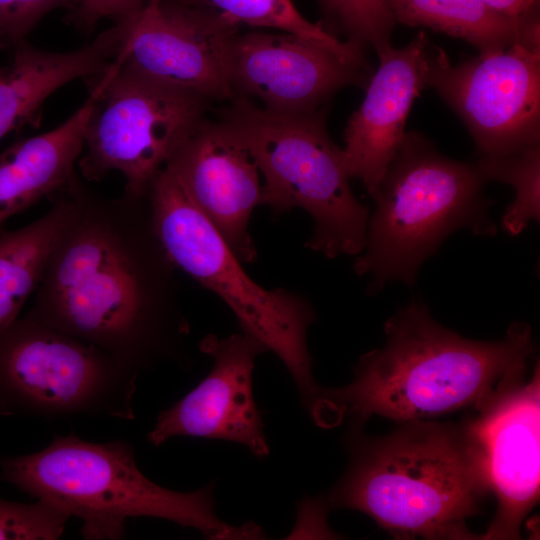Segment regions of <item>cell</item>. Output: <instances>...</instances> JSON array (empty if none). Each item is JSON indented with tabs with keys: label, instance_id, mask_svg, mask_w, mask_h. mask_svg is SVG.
Here are the masks:
<instances>
[{
	"label": "cell",
	"instance_id": "cell-15",
	"mask_svg": "<svg viewBox=\"0 0 540 540\" xmlns=\"http://www.w3.org/2000/svg\"><path fill=\"white\" fill-rule=\"evenodd\" d=\"M167 166L234 255L253 262L249 220L260 205L259 168L250 151L220 121L206 119L178 147Z\"/></svg>",
	"mask_w": 540,
	"mask_h": 540
},
{
	"label": "cell",
	"instance_id": "cell-8",
	"mask_svg": "<svg viewBox=\"0 0 540 540\" xmlns=\"http://www.w3.org/2000/svg\"><path fill=\"white\" fill-rule=\"evenodd\" d=\"M139 372L26 314L0 332V416L135 419Z\"/></svg>",
	"mask_w": 540,
	"mask_h": 540
},
{
	"label": "cell",
	"instance_id": "cell-22",
	"mask_svg": "<svg viewBox=\"0 0 540 540\" xmlns=\"http://www.w3.org/2000/svg\"><path fill=\"white\" fill-rule=\"evenodd\" d=\"M486 181L511 185L515 198L502 215L503 229L511 236L522 233L540 219V144L497 158L479 157L475 162Z\"/></svg>",
	"mask_w": 540,
	"mask_h": 540
},
{
	"label": "cell",
	"instance_id": "cell-13",
	"mask_svg": "<svg viewBox=\"0 0 540 540\" xmlns=\"http://www.w3.org/2000/svg\"><path fill=\"white\" fill-rule=\"evenodd\" d=\"M199 348L210 356L208 375L171 407L162 410L148 441L159 446L171 437L191 436L235 442L256 457L269 454L261 412L253 394L256 358L267 347L247 333L204 337Z\"/></svg>",
	"mask_w": 540,
	"mask_h": 540
},
{
	"label": "cell",
	"instance_id": "cell-4",
	"mask_svg": "<svg viewBox=\"0 0 540 540\" xmlns=\"http://www.w3.org/2000/svg\"><path fill=\"white\" fill-rule=\"evenodd\" d=\"M0 480L37 499L48 500L82 521L88 540L125 537L134 517L169 520L194 528L207 539H261L253 522L229 525L215 510L214 483L179 492L148 479L133 447L123 440L94 443L74 433L55 436L44 449L0 458Z\"/></svg>",
	"mask_w": 540,
	"mask_h": 540
},
{
	"label": "cell",
	"instance_id": "cell-6",
	"mask_svg": "<svg viewBox=\"0 0 540 540\" xmlns=\"http://www.w3.org/2000/svg\"><path fill=\"white\" fill-rule=\"evenodd\" d=\"M219 121L250 151L264 183L260 205L280 215L305 210L315 226L305 246L328 258L358 255L369 208L353 194L343 150L329 136L327 105L299 114L265 110L234 98Z\"/></svg>",
	"mask_w": 540,
	"mask_h": 540
},
{
	"label": "cell",
	"instance_id": "cell-2",
	"mask_svg": "<svg viewBox=\"0 0 540 540\" xmlns=\"http://www.w3.org/2000/svg\"><path fill=\"white\" fill-rule=\"evenodd\" d=\"M384 331L385 344L361 356L351 383L322 388L314 415L335 408L359 428L373 415L406 422L478 409L522 380L535 351L525 323H513L501 340H471L437 323L418 299Z\"/></svg>",
	"mask_w": 540,
	"mask_h": 540
},
{
	"label": "cell",
	"instance_id": "cell-7",
	"mask_svg": "<svg viewBox=\"0 0 540 540\" xmlns=\"http://www.w3.org/2000/svg\"><path fill=\"white\" fill-rule=\"evenodd\" d=\"M146 197L155 233L175 267L218 295L242 332L279 357L311 412L322 389L307 346V329L316 320L311 304L301 295L254 282L167 166L151 180Z\"/></svg>",
	"mask_w": 540,
	"mask_h": 540
},
{
	"label": "cell",
	"instance_id": "cell-3",
	"mask_svg": "<svg viewBox=\"0 0 540 540\" xmlns=\"http://www.w3.org/2000/svg\"><path fill=\"white\" fill-rule=\"evenodd\" d=\"M349 442L350 462L328 507L365 513L397 539L481 538L466 522L491 491L465 423L406 421L384 437Z\"/></svg>",
	"mask_w": 540,
	"mask_h": 540
},
{
	"label": "cell",
	"instance_id": "cell-24",
	"mask_svg": "<svg viewBox=\"0 0 540 540\" xmlns=\"http://www.w3.org/2000/svg\"><path fill=\"white\" fill-rule=\"evenodd\" d=\"M69 518L62 508L48 500L21 503L0 497V539L56 540Z\"/></svg>",
	"mask_w": 540,
	"mask_h": 540
},
{
	"label": "cell",
	"instance_id": "cell-16",
	"mask_svg": "<svg viewBox=\"0 0 540 540\" xmlns=\"http://www.w3.org/2000/svg\"><path fill=\"white\" fill-rule=\"evenodd\" d=\"M433 46L420 31L406 46L377 53L379 67L346 124L342 150L349 175L359 179L371 197L403 141L414 99L428 88Z\"/></svg>",
	"mask_w": 540,
	"mask_h": 540
},
{
	"label": "cell",
	"instance_id": "cell-23",
	"mask_svg": "<svg viewBox=\"0 0 540 540\" xmlns=\"http://www.w3.org/2000/svg\"><path fill=\"white\" fill-rule=\"evenodd\" d=\"M328 17L348 41L364 48L372 46L377 53L392 46L396 24L388 0H319Z\"/></svg>",
	"mask_w": 540,
	"mask_h": 540
},
{
	"label": "cell",
	"instance_id": "cell-27",
	"mask_svg": "<svg viewBox=\"0 0 540 540\" xmlns=\"http://www.w3.org/2000/svg\"><path fill=\"white\" fill-rule=\"evenodd\" d=\"M495 12L517 18L539 9V0H480Z\"/></svg>",
	"mask_w": 540,
	"mask_h": 540
},
{
	"label": "cell",
	"instance_id": "cell-14",
	"mask_svg": "<svg viewBox=\"0 0 540 540\" xmlns=\"http://www.w3.org/2000/svg\"><path fill=\"white\" fill-rule=\"evenodd\" d=\"M465 423L478 444L497 512L481 539H518L524 517L539 498L540 376L515 384L477 409Z\"/></svg>",
	"mask_w": 540,
	"mask_h": 540
},
{
	"label": "cell",
	"instance_id": "cell-25",
	"mask_svg": "<svg viewBox=\"0 0 540 540\" xmlns=\"http://www.w3.org/2000/svg\"><path fill=\"white\" fill-rule=\"evenodd\" d=\"M76 0H0V46L13 48L48 13L64 8L69 11Z\"/></svg>",
	"mask_w": 540,
	"mask_h": 540
},
{
	"label": "cell",
	"instance_id": "cell-19",
	"mask_svg": "<svg viewBox=\"0 0 540 540\" xmlns=\"http://www.w3.org/2000/svg\"><path fill=\"white\" fill-rule=\"evenodd\" d=\"M396 23L422 26L460 38L479 55L515 43L540 49L539 9L517 18L501 15L480 0H388Z\"/></svg>",
	"mask_w": 540,
	"mask_h": 540
},
{
	"label": "cell",
	"instance_id": "cell-5",
	"mask_svg": "<svg viewBox=\"0 0 540 540\" xmlns=\"http://www.w3.org/2000/svg\"><path fill=\"white\" fill-rule=\"evenodd\" d=\"M475 163L442 155L423 134L406 133L372 199L365 245L354 263L369 294L391 282L415 284L421 265L453 232L495 236L493 201Z\"/></svg>",
	"mask_w": 540,
	"mask_h": 540
},
{
	"label": "cell",
	"instance_id": "cell-18",
	"mask_svg": "<svg viewBox=\"0 0 540 540\" xmlns=\"http://www.w3.org/2000/svg\"><path fill=\"white\" fill-rule=\"evenodd\" d=\"M64 123L16 141L0 153V225L50 196L71 178L82 153L97 89Z\"/></svg>",
	"mask_w": 540,
	"mask_h": 540
},
{
	"label": "cell",
	"instance_id": "cell-12",
	"mask_svg": "<svg viewBox=\"0 0 540 540\" xmlns=\"http://www.w3.org/2000/svg\"><path fill=\"white\" fill-rule=\"evenodd\" d=\"M226 64L234 98L259 100L262 108L280 114L316 111L346 86L366 87L372 72L283 31L237 32L229 41Z\"/></svg>",
	"mask_w": 540,
	"mask_h": 540
},
{
	"label": "cell",
	"instance_id": "cell-20",
	"mask_svg": "<svg viewBox=\"0 0 540 540\" xmlns=\"http://www.w3.org/2000/svg\"><path fill=\"white\" fill-rule=\"evenodd\" d=\"M48 198L51 207L37 220L14 230L0 225V332L19 317L36 291L48 256L72 215L66 184Z\"/></svg>",
	"mask_w": 540,
	"mask_h": 540
},
{
	"label": "cell",
	"instance_id": "cell-11",
	"mask_svg": "<svg viewBox=\"0 0 540 540\" xmlns=\"http://www.w3.org/2000/svg\"><path fill=\"white\" fill-rule=\"evenodd\" d=\"M116 56L126 69L204 99L231 101L227 48L238 26L211 11L174 0H147L125 22Z\"/></svg>",
	"mask_w": 540,
	"mask_h": 540
},
{
	"label": "cell",
	"instance_id": "cell-1",
	"mask_svg": "<svg viewBox=\"0 0 540 540\" xmlns=\"http://www.w3.org/2000/svg\"><path fill=\"white\" fill-rule=\"evenodd\" d=\"M66 185L73 212L26 315L138 372L166 359L181 362L189 325L177 268L155 233L146 194L109 199L76 172Z\"/></svg>",
	"mask_w": 540,
	"mask_h": 540
},
{
	"label": "cell",
	"instance_id": "cell-26",
	"mask_svg": "<svg viewBox=\"0 0 540 540\" xmlns=\"http://www.w3.org/2000/svg\"><path fill=\"white\" fill-rule=\"evenodd\" d=\"M147 0H76L68 20L76 28L89 32L104 19L115 24L137 16Z\"/></svg>",
	"mask_w": 540,
	"mask_h": 540
},
{
	"label": "cell",
	"instance_id": "cell-21",
	"mask_svg": "<svg viewBox=\"0 0 540 540\" xmlns=\"http://www.w3.org/2000/svg\"><path fill=\"white\" fill-rule=\"evenodd\" d=\"M216 13L240 26L273 28L293 33L327 48L344 61L369 68L363 48L351 41H340L321 23L307 20L292 0H174Z\"/></svg>",
	"mask_w": 540,
	"mask_h": 540
},
{
	"label": "cell",
	"instance_id": "cell-10",
	"mask_svg": "<svg viewBox=\"0 0 540 540\" xmlns=\"http://www.w3.org/2000/svg\"><path fill=\"white\" fill-rule=\"evenodd\" d=\"M427 83L462 119L480 157L540 144V49L515 43L452 65L434 45Z\"/></svg>",
	"mask_w": 540,
	"mask_h": 540
},
{
	"label": "cell",
	"instance_id": "cell-17",
	"mask_svg": "<svg viewBox=\"0 0 540 540\" xmlns=\"http://www.w3.org/2000/svg\"><path fill=\"white\" fill-rule=\"evenodd\" d=\"M123 29L115 24L92 43L70 52L40 50L26 40L15 45L10 64L0 67V139L34 121L57 89L102 73L123 44Z\"/></svg>",
	"mask_w": 540,
	"mask_h": 540
},
{
	"label": "cell",
	"instance_id": "cell-9",
	"mask_svg": "<svg viewBox=\"0 0 540 540\" xmlns=\"http://www.w3.org/2000/svg\"><path fill=\"white\" fill-rule=\"evenodd\" d=\"M97 89L77 166L87 181L111 171L124 195L141 197L178 147L205 120L208 100L140 76L114 59L87 79Z\"/></svg>",
	"mask_w": 540,
	"mask_h": 540
}]
</instances>
